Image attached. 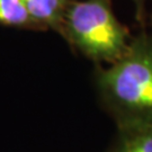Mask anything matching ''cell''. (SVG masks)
<instances>
[{
    "label": "cell",
    "instance_id": "obj_2",
    "mask_svg": "<svg viewBox=\"0 0 152 152\" xmlns=\"http://www.w3.org/2000/svg\"><path fill=\"white\" fill-rule=\"evenodd\" d=\"M95 62L114 63L130 45V32L115 16L112 0H70L62 34Z\"/></svg>",
    "mask_w": 152,
    "mask_h": 152
},
{
    "label": "cell",
    "instance_id": "obj_1",
    "mask_svg": "<svg viewBox=\"0 0 152 152\" xmlns=\"http://www.w3.org/2000/svg\"><path fill=\"white\" fill-rule=\"evenodd\" d=\"M104 97L124 129L152 126V36L132 38L120 60L99 73Z\"/></svg>",
    "mask_w": 152,
    "mask_h": 152
},
{
    "label": "cell",
    "instance_id": "obj_6",
    "mask_svg": "<svg viewBox=\"0 0 152 152\" xmlns=\"http://www.w3.org/2000/svg\"><path fill=\"white\" fill-rule=\"evenodd\" d=\"M135 5L136 9V19L141 22L143 19V12H144V5H145V0H132Z\"/></svg>",
    "mask_w": 152,
    "mask_h": 152
},
{
    "label": "cell",
    "instance_id": "obj_3",
    "mask_svg": "<svg viewBox=\"0 0 152 152\" xmlns=\"http://www.w3.org/2000/svg\"><path fill=\"white\" fill-rule=\"evenodd\" d=\"M29 15L44 28L62 34L63 20L70 0H20Z\"/></svg>",
    "mask_w": 152,
    "mask_h": 152
},
{
    "label": "cell",
    "instance_id": "obj_5",
    "mask_svg": "<svg viewBox=\"0 0 152 152\" xmlns=\"http://www.w3.org/2000/svg\"><path fill=\"white\" fill-rule=\"evenodd\" d=\"M124 130L115 152H152V126Z\"/></svg>",
    "mask_w": 152,
    "mask_h": 152
},
{
    "label": "cell",
    "instance_id": "obj_4",
    "mask_svg": "<svg viewBox=\"0 0 152 152\" xmlns=\"http://www.w3.org/2000/svg\"><path fill=\"white\" fill-rule=\"evenodd\" d=\"M0 25L9 27L44 29L29 15L20 0H0Z\"/></svg>",
    "mask_w": 152,
    "mask_h": 152
}]
</instances>
